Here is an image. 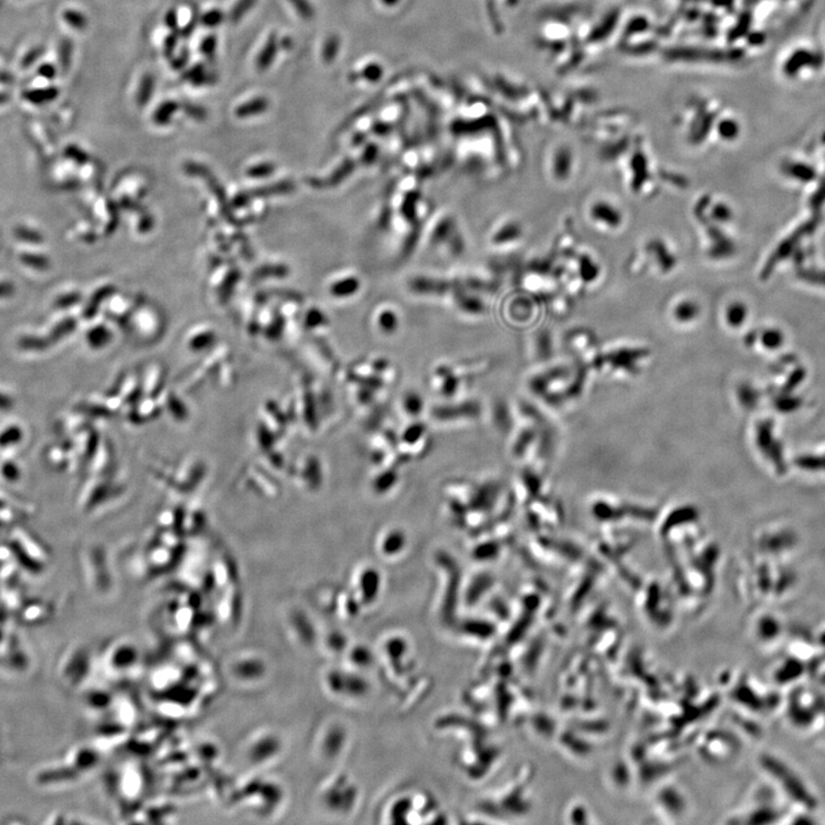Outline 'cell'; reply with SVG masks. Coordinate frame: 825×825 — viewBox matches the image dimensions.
<instances>
[{
  "label": "cell",
  "mask_w": 825,
  "mask_h": 825,
  "mask_svg": "<svg viewBox=\"0 0 825 825\" xmlns=\"http://www.w3.org/2000/svg\"><path fill=\"white\" fill-rule=\"evenodd\" d=\"M398 311L390 305H385L375 312L374 321L380 331L383 333H392L396 331L399 324Z\"/></svg>",
  "instance_id": "cell-5"
},
{
  "label": "cell",
  "mask_w": 825,
  "mask_h": 825,
  "mask_svg": "<svg viewBox=\"0 0 825 825\" xmlns=\"http://www.w3.org/2000/svg\"><path fill=\"white\" fill-rule=\"evenodd\" d=\"M179 39H180V36H179L178 32H175V31H172L171 34H168L165 37L164 44H163V53H164V57L166 59L171 60L172 57H175V50H177V46L179 44Z\"/></svg>",
  "instance_id": "cell-15"
},
{
  "label": "cell",
  "mask_w": 825,
  "mask_h": 825,
  "mask_svg": "<svg viewBox=\"0 0 825 825\" xmlns=\"http://www.w3.org/2000/svg\"><path fill=\"white\" fill-rule=\"evenodd\" d=\"M782 340L783 338H782L781 333H778L777 331H769V333H766L764 336L765 344L770 347H777L778 344L781 345Z\"/></svg>",
  "instance_id": "cell-20"
},
{
  "label": "cell",
  "mask_w": 825,
  "mask_h": 825,
  "mask_svg": "<svg viewBox=\"0 0 825 825\" xmlns=\"http://www.w3.org/2000/svg\"><path fill=\"white\" fill-rule=\"evenodd\" d=\"M217 44H218V41H217L216 35H208V36L203 38L201 44H200V52L206 59L211 60V59L215 57V55H216Z\"/></svg>",
  "instance_id": "cell-14"
},
{
  "label": "cell",
  "mask_w": 825,
  "mask_h": 825,
  "mask_svg": "<svg viewBox=\"0 0 825 825\" xmlns=\"http://www.w3.org/2000/svg\"><path fill=\"white\" fill-rule=\"evenodd\" d=\"M224 20H225V14L218 8L206 10V13H203L200 17V23L202 24L203 27L209 28V29L218 27L224 22Z\"/></svg>",
  "instance_id": "cell-13"
},
{
  "label": "cell",
  "mask_w": 825,
  "mask_h": 825,
  "mask_svg": "<svg viewBox=\"0 0 825 825\" xmlns=\"http://www.w3.org/2000/svg\"><path fill=\"white\" fill-rule=\"evenodd\" d=\"M179 107H180V106H179L178 102L175 101V100H166V101L162 102V104H161V105L156 108V110L154 111V114H153V119H154V122H155L156 124H168V123L171 122L172 116H173V115H175V113L179 110Z\"/></svg>",
  "instance_id": "cell-10"
},
{
  "label": "cell",
  "mask_w": 825,
  "mask_h": 825,
  "mask_svg": "<svg viewBox=\"0 0 825 825\" xmlns=\"http://www.w3.org/2000/svg\"><path fill=\"white\" fill-rule=\"evenodd\" d=\"M701 313V305L692 298L679 300L673 307L672 316L680 324H688L697 320Z\"/></svg>",
  "instance_id": "cell-3"
},
{
  "label": "cell",
  "mask_w": 825,
  "mask_h": 825,
  "mask_svg": "<svg viewBox=\"0 0 825 825\" xmlns=\"http://www.w3.org/2000/svg\"><path fill=\"white\" fill-rule=\"evenodd\" d=\"M590 218L599 225L606 229H617L621 227L623 215L621 210L606 200H599L593 203L590 209Z\"/></svg>",
  "instance_id": "cell-1"
},
{
  "label": "cell",
  "mask_w": 825,
  "mask_h": 825,
  "mask_svg": "<svg viewBox=\"0 0 825 825\" xmlns=\"http://www.w3.org/2000/svg\"><path fill=\"white\" fill-rule=\"evenodd\" d=\"M746 316H748V310L744 304L741 302H735L727 307L726 321L731 327H739L741 324H744Z\"/></svg>",
  "instance_id": "cell-11"
},
{
  "label": "cell",
  "mask_w": 825,
  "mask_h": 825,
  "mask_svg": "<svg viewBox=\"0 0 825 825\" xmlns=\"http://www.w3.org/2000/svg\"><path fill=\"white\" fill-rule=\"evenodd\" d=\"M189 57H191V52L188 48H184L182 51L179 52L178 55L171 59V68L173 70H182L187 67L188 64Z\"/></svg>",
  "instance_id": "cell-16"
},
{
  "label": "cell",
  "mask_w": 825,
  "mask_h": 825,
  "mask_svg": "<svg viewBox=\"0 0 825 825\" xmlns=\"http://www.w3.org/2000/svg\"><path fill=\"white\" fill-rule=\"evenodd\" d=\"M269 107H270L269 99L265 97H256V98L250 99L249 101L244 102L239 107H236L235 115L240 118L251 117L256 115L264 114Z\"/></svg>",
  "instance_id": "cell-7"
},
{
  "label": "cell",
  "mask_w": 825,
  "mask_h": 825,
  "mask_svg": "<svg viewBox=\"0 0 825 825\" xmlns=\"http://www.w3.org/2000/svg\"><path fill=\"white\" fill-rule=\"evenodd\" d=\"M154 90H155V78L152 74H145L142 76L139 83L138 92H137V104L140 107L148 105L153 95H154Z\"/></svg>",
  "instance_id": "cell-8"
},
{
  "label": "cell",
  "mask_w": 825,
  "mask_h": 825,
  "mask_svg": "<svg viewBox=\"0 0 825 825\" xmlns=\"http://www.w3.org/2000/svg\"><path fill=\"white\" fill-rule=\"evenodd\" d=\"M278 50H279V41L276 38V35H271L266 43L264 44L263 48L260 50V55L257 57V69L260 71L267 70L273 64Z\"/></svg>",
  "instance_id": "cell-6"
},
{
  "label": "cell",
  "mask_w": 825,
  "mask_h": 825,
  "mask_svg": "<svg viewBox=\"0 0 825 825\" xmlns=\"http://www.w3.org/2000/svg\"><path fill=\"white\" fill-rule=\"evenodd\" d=\"M199 20L196 17H193L192 20L189 21L188 23L186 24L185 27L180 28L178 31L179 36L182 39H188L191 38L194 32H195L196 27H197V22Z\"/></svg>",
  "instance_id": "cell-19"
},
{
  "label": "cell",
  "mask_w": 825,
  "mask_h": 825,
  "mask_svg": "<svg viewBox=\"0 0 825 825\" xmlns=\"http://www.w3.org/2000/svg\"><path fill=\"white\" fill-rule=\"evenodd\" d=\"M165 26L171 31L178 32L179 29V17L177 10H170L166 12L164 17Z\"/></svg>",
  "instance_id": "cell-18"
},
{
  "label": "cell",
  "mask_w": 825,
  "mask_h": 825,
  "mask_svg": "<svg viewBox=\"0 0 825 825\" xmlns=\"http://www.w3.org/2000/svg\"><path fill=\"white\" fill-rule=\"evenodd\" d=\"M338 275L340 276L333 280L331 284H329V293H331L333 297L344 300V298H350L359 293L361 282L360 279L356 274L340 273Z\"/></svg>",
  "instance_id": "cell-2"
},
{
  "label": "cell",
  "mask_w": 825,
  "mask_h": 825,
  "mask_svg": "<svg viewBox=\"0 0 825 825\" xmlns=\"http://www.w3.org/2000/svg\"><path fill=\"white\" fill-rule=\"evenodd\" d=\"M182 108H184L186 114L188 115L189 117L194 118L196 121H203L206 117V108H203L201 106L195 105V104L185 102L182 105Z\"/></svg>",
  "instance_id": "cell-17"
},
{
  "label": "cell",
  "mask_w": 825,
  "mask_h": 825,
  "mask_svg": "<svg viewBox=\"0 0 825 825\" xmlns=\"http://www.w3.org/2000/svg\"><path fill=\"white\" fill-rule=\"evenodd\" d=\"M182 79L193 86L211 85L216 81V75L210 72L204 64H196L182 72Z\"/></svg>",
  "instance_id": "cell-4"
},
{
  "label": "cell",
  "mask_w": 825,
  "mask_h": 825,
  "mask_svg": "<svg viewBox=\"0 0 825 825\" xmlns=\"http://www.w3.org/2000/svg\"><path fill=\"white\" fill-rule=\"evenodd\" d=\"M257 0H237L229 12V20L232 23H239L246 14L249 13L256 5Z\"/></svg>",
  "instance_id": "cell-12"
},
{
  "label": "cell",
  "mask_w": 825,
  "mask_h": 825,
  "mask_svg": "<svg viewBox=\"0 0 825 825\" xmlns=\"http://www.w3.org/2000/svg\"><path fill=\"white\" fill-rule=\"evenodd\" d=\"M566 151H561L554 161V175L557 180H566L571 175L572 157Z\"/></svg>",
  "instance_id": "cell-9"
}]
</instances>
